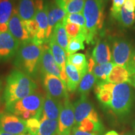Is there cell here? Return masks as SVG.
<instances>
[{
    "label": "cell",
    "instance_id": "obj_1",
    "mask_svg": "<svg viewBox=\"0 0 135 135\" xmlns=\"http://www.w3.org/2000/svg\"><path fill=\"white\" fill-rule=\"evenodd\" d=\"M36 84L31 78L19 70L11 71L6 79L3 90L5 106L35 93Z\"/></svg>",
    "mask_w": 135,
    "mask_h": 135
},
{
    "label": "cell",
    "instance_id": "obj_2",
    "mask_svg": "<svg viewBox=\"0 0 135 135\" xmlns=\"http://www.w3.org/2000/svg\"><path fill=\"white\" fill-rule=\"evenodd\" d=\"M43 53V45L39 46L32 40L20 45L15 56L13 65L30 77H34L40 68Z\"/></svg>",
    "mask_w": 135,
    "mask_h": 135
},
{
    "label": "cell",
    "instance_id": "obj_3",
    "mask_svg": "<svg viewBox=\"0 0 135 135\" xmlns=\"http://www.w3.org/2000/svg\"><path fill=\"white\" fill-rule=\"evenodd\" d=\"M83 13L86 20V41L93 44L103 26L104 0H86Z\"/></svg>",
    "mask_w": 135,
    "mask_h": 135
},
{
    "label": "cell",
    "instance_id": "obj_4",
    "mask_svg": "<svg viewBox=\"0 0 135 135\" xmlns=\"http://www.w3.org/2000/svg\"><path fill=\"white\" fill-rule=\"evenodd\" d=\"M45 98L41 94L33 93L28 97L5 106L6 112L27 120L36 117L40 119Z\"/></svg>",
    "mask_w": 135,
    "mask_h": 135
},
{
    "label": "cell",
    "instance_id": "obj_5",
    "mask_svg": "<svg viewBox=\"0 0 135 135\" xmlns=\"http://www.w3.org/2000/svg\"><path fill=\"white\" fill-rule=\"evenodd\" d=\"M133 89L128 83L114 84L109 108L119 116H124L130 112L133 106Z\"/></svg>",
    "mask_w": 135,
    "mask_h": 135
},
{
    "label": "cell",
    "instance_id": "obj_6",
    "mask_svg": "<svg viewBox=\"0 0 135 135\" xmlns=\"http://www.w3.org/2000/svg\"><path fill=\"white\" fill-rule=\"evenodd\" d=\"M75 126L76 127L83 119L88 118L96 123H101L99 116L87 96L82 95L73 104Z\"/></svg>",
    "mask_w": 135,
    "mask_h": 135
},
{
    "label": "cell",
    "instance_id": "obj_7",
    "mask_svg": "<svg viewBox=\"0 0 135 135\" xmlns=\"http://www.w3.org/2000/svg\"><path fill=\"white\" fill-rule=\"evenodd\" d=\"M35 6L36 14L35 19L38 22L40 30L32 41L36 45L41 46L46 42V31L48 27L47 1H45V0H36Z\"/></svg>",
    "mask_w": 135,
    "mask_h": 135
},
{
    "label": "cell",
    "instance_id": "obj_8",
    "mask_svg": "<svg viewBox=\"0 0 135 135\" xmlns=\"http://www.w3.org/2000/svg\"><path fill=\"white\" fill-rule=\"evenodd\" d=\"M133 48L131 43L124 38H116L112 41V60L116 65L126 68Z\"/></svg>",
    "mask_w": 135,
    "mask_h": 135
},
{
    "label": "cell",
    "instance_id": "obj_9",
    "mask_svg": "<svg viewBox=\"0 0 135 135\" xmlns=\"http://www.w3.org/2000/svg\"><path fill=\"white\" fill-rule=\"evenodd\" d=\"M0 130L15 135L26 134V120L8 112L0 114Z\"/></svg>",
    "mask_w": 135,
    "mask_h": 135
},
{
    "label": "cell",
    "instance_id": "obj_10",
    "mask_svg": "<svg viewBox=\"0 0 135 135\" xmlns=\"http://www.w3.org/2000/svg\"><path fill=\"white\" fill-rule=\"evenodd\" d=\"M43 85L47 94L53 98L61 101L68 97L67 88L60 78L46 74L43 75Z\"/></svg>",
    "mask_w": 135,
    "mask_h": 135
},
{
    "label": "cell",
    "instance_id": "obj_11",
    "mask_svg": "<svg viewBox=\"0 0 135 135\" xmlns=\"http://www.w3.org/2000/svg\"><path fill=\"white\" fill-rule=\"evenodd\" d=\"M20 46V42L9 31L0 33V64L7 62L15 56Z\"/></svg>",
    "mask_w": 135,
    "mask_h": 135
},
{
    "label": "cell",
    "instance_id": "obj_12",
    "mask_svg": "<svg viewBox=\"0 0 135 135\" xmlns=\"http://www.w3.org/2000/svg\"><path fill=\"white\" fill-rule=\"evenodd\" d=\"M58 121L59 133L63 135H70L73 126L75 125V112L73 104L68 97L64 99Z\"/></svg>",
    "mask_w": 135,
    "mask_h": 135
},
{
    "label": "cell",
    "instance_id": "obj_13",
    "mask_svg": "<svg viewBox=\"0 0 135 135\" xmlns=\"http://www.w3.org/2000/svg\"><path fill=\"white\" fill-rule=\"evenodd\" d=\"M8 31L20 42V45L31 40L25 28L23 20L20 17L16 9H14L12 16L8 22Z\"/></svg>",
    "mask_w": 135,
    "mask_h": 135
},
{
    "label": "cell",
    "instance_id": "obj_14",
    "mask_svg": "<svg viewBox=\"0 0 135 135\" xmlns=\"http://www.w3.org/2000/svg\"><path fill=\"white\" fill-rule=\"evenodd\" d=\"M47 8H48V27L46 31L45 43H49V40L55 26L59 22L63 21L67 14L65 10L60 8L55 1H47Z\"/></svg>",
    "mask_w": 135,
    "mask_h": 135
},
{
    "label": "cell",
    "instance_id": "obj_15",
    "mask_svg": "<svg viewBox=\"0 0 135 135\" xmlns=\"http://www.w3.org/2000/svg\"><path fill=\"white\" fill-rule=\"evenodd\" d=\"M43 53L41 57L40 68L43 75L51 74L60 78L61 69L54 59L48 43L43 45Z\"/></svg>",
    "mask_w": 135,
    "mask_h": 135
},
{
    "label": "cell",
    "instance_id": "obj_16",
    "mask_svg": "<svg viewBox=\"0 0 135 135\" xmlns=\"http://www.w3.org/2000/svg\"><path fill=\"white\" fill-rule=\"evenodd\" d=\"M63 103L56 99L47 94L44 101L43 110L41 115L50 119L58 120L60 118Z\"/></svg>",
    "mask_w": 135,
    "mask_h": 135
},
{
    "label": "cell",
    "instance_id": "obj_17",
    "mask_svg": "<svg viewBox=\"0 0 135 135\" xmlns=\"http://www.w3.org/2000/svg\"><path fill=\"white\" fill-rule=\"evenodd\" d=\"M92 58L98 65L111 62L112 53L111 52L110 46L106 40H99L98 41L93 51Z\"/></svg>",
    "mask_w": 135,
    "mask_h": 135
},
{
    "label": "cell",
    "instance_id": "obj_18",
    "mask_svg": "<svg viewBox=\"0 0 135 135\" xmlns=\"http://www.w3.org/2000/svg\"><path fill=\"white\" fill-rule=\"evenodd\" d=\"M16 9L23 21L35 19L36 6L34 0H19Z\"/></svg>",
    "mask_w": 135,
    "mask_h": 135
},
{
    "label": "cell",
    "instance_id": "obj_19",
    "mask_svg": "<svg viewBox=\"0 0 135 135\" xmlns=\"http://www.w3.org/2000/svg\"><path fill=\"white\" fill-rule=\"evenodd\" d=\"M66 73L68 78L66 83L67 90L70 92L75 91L76 90L81 80V76L78 70L67 60L66 63Z\"/></svg>",
    "mask_w": 135,
    "mask_h": 135
},
{
    "label": "cell",
    "instance_id": "obj_20",
    "mask_svg": "<svg viewBox=\"0 0 135 135\" xmlns=\"http://www.w3.org/2000/svg\"><path fill=\"white\" fill-rule=\"evenodd\" d=\"M130 75L126 68L119 65H114L109 74L106 81L113 84H121L129 82Z\"/></svg>",
    "mask_w": 135,
    "mask_h": 135
},
{
    "label": "cell",
    "instance_id": "obj_21",
    "mask_svg": "<svg viewBox=\"0 0 135 135\" xmlns=\"http://www.w3.org/2000/svg\"><path fill=\"white\" fill-rule=\"evenodd\" d=\"M49 45L53 58L57 65L60 66L61 71L66 70L67 57L65 51L56 42L55 39L52 36H50Z\"/></svg>",
    "mask_w": 135,
    "mask_h": 135
},
{
    "label": "cell",
    "instance_id": "obj_22",
    "mask_svg": "<svg viewBox=\"0 0 135 135\" xmlns=\"http://www.w3.org/2000/svg\"><path fill=\"white\" fill-rule=\"evenodd\" d=\"M38 135H56L59 133V121L50 119L41 115Z\"/></svg>",
    "mask_w": 135,
    "mask_h": 135
},
{
    "label": "cell",
    "instance_id": "obj_23",
    "mask_svg": "<svg viewBox=\"0 0 135 135\" xmlns=\"http://www.w3.org/2000/svg\"><path fill=\"white\" fill-rule=\"evenodd\" d=\"M51 36L55 39L56 42L65 51L66 53L67 54L68 36L62 21L59 22L55 26Z\"/></svg>",
    "mask_w": 135,
    "mask_h": 135
},
{
    "label": "cell",
    "instance_id": "obj_24",
    "mask_svg": "<svg viewBox=\"0 0 135 135\" xmlns=\"http://www.w3.org/2000/svg\"><path fill=\"white\" fill-rule=\"evenodd\" d=\"M66 60L80 72L81 77L88 72V63L85 55L82 53H75L67 57Z\"/></svg>",
    "mask_w": 135,
    "mask_h": 135
},
{
    "label": "cell",
    "instance_id": "obj_25",
    "mask_svg": "<svg viewBox=\"0 0 135 135\" xmlns=\"http://www.w3.org/2000/svg\"><path fill=\"white\" fill-rule=\"evenodd\" d=\"M96 83H97V78L94 76L92 72L88 71L82 78L79 84L78 88V93L81 94V96H87Z\"/></svg>",
    "mask_w": 135,
    "mask_h": 135
},
{
    "label": "cell",
    "instance_id": "obj_26",
    "mask_svg": "<svg viewBox=\"0 0 135 135\" xmlns=\"http://www.w3.org/2000/svg\"><path fill=\"white\" fill-rule=\"evenodd\" d=\"M114 65L113 62L102 65L96 64L92 70V73L97 78V82L106 81L107 78Z\"/></svg>",
    "mask_w": 135,
    "mask_h": 135
},
{
    "label": "cell",
    "instance_id": "obj_27",
    "mask_svg": "<svg viewBox=\"0 0 135 135\" xmlns=\"http://www.w3.org/2000/svg\"><path fill=\"white\" fill-rule=\"evenodd\" d=\"M13 11L11 0H0V25L8 24Z\"/></svg>",
    "mask_w": 135,
    "mask_h": 135
},
{
    "label": "cell",
    "instance_id": "obj_28",
    "mask_svg": "<svg viewBox=\"0 0 135 135\" xmlns=\"http://www.w3.org/2000/svg\"><path fill=\"white\" fill-rule=\"evenodd\" d=\"M114 19L117 20L121 26L125 28H128L134 24L135 20L134 12L128 11L123 5L120 12Z\"/></svg>",
    "mask_w": 135,
    "mask_h": 135
},
{
    "label": "cell",
    "instance_id": "obj_29",
    "mask_svg": "<svg viewBox=\"0 0 135 135\" xmlns=\"http://www.w3.org/2000/svg\"><path fill=\"white\" fill-rule=\"evenodd\" d=\"M86 41V37L81 35L74 38H68V52L66 57L70 55L75 54L79 50H83L84 45L83 42Z\"/></svg>",
    "mask_w": 135,
    "mask_h": 135
},
{
    "label": "cell",
    "instance_id": "obj_30",
    "mask_svg": "<svg viewBox=\"0 0 135 135\" xmlns=\"http://www.w3.org/2000/svg\"><path fill=\"white\" fill-rule=\"evenodd\" d=\"M63 25L65 26L68 38H74L81 35H83L85 37H86V28H82L80 25L74 23H66Z\"/></svg>",
    "mask_w": 135,
    "mask_h": 135
},
{
    "label": "cell",
    "instance_id": "obj_31",
    "mask_svg": "<svg viewBox=\"0 0 135 135\" xmlns=\"http://www.w3.org/2000/svg\"><path fill=\"white\" fill-rule=\"evenodd\" d=\"M63 25L66 23H74L86 28V20L83 13H71L66 14L62 21Z\"/></svg>",
    "mask_w": 135,
    "mask_h": 135
},
{
    "label": "cell",
    "instance_id": "obj_32",
    "mask_svg": "<svg viewBox=\"0 0 135 135\" xmlns=\"http://www.w3.org/2000/svg\"><path fill=\"white\" fill-rule=\"evenodd\" d=\"M86 0H73L67 6L65 11L67 14L83 13Z\"/></svg>",
    "mask_w": 135,
    "mask_h": 135
},
{
    "label": "cell",
    "instance_id": "obj_33",
    "mask_svg": "<svg viewBox=\"0 0 135 135\" xmlns=\"http://www.w3.org/2000/svg\"><path fill=\"white\" fill-rule=\"evenodd\" d=\"M26 129L28 133L31 135H38L40 127V120L36 117L31 118L26 120Z\"/></svg>",
    "mask_w": 135,
    "mask_h": 135
},
{
    "label": "cell",
    "instance_id": "obj_34",
    "mask_svg": "<svg viewBox=\"0 0 135 135\" xmlns=\"http://www.w3.org/2000/svg\"><path fill=\"white\" fill-rule=\"evenodd\" d=\"M23 23H24L26 31L29 34L31 40H33L40 30L38 22L35 19H33L31 20H27V21H23Z\"/></svg>",
    "mask_w": 135,
    "mask_h": 135
},
{
    "label": "cell",
    "instance_id": "obj_35",
    "mask_svg": "<svg viewBox=\"0 0 135 135\" xmlns=\"http://www.w3.org/2000/svg\"><path fill=\"white\" fill-rule=\"evenodd\" d=\"M124 2L125 0H113L112 7L111 8V15L113 18H115L119 14Z\"/></svg>",
    "mask_w": 135,
    "mask_h": 135
},
{
    "label": "cell",
    "instance_id": "obj_36",
    "mask_svg": "<svg viewBox=\"0 0 135 135\" xmlns=\"http://www.w3.org/2000/svg\"><path fill=\"white\" fill-rule=\"evenodd\" d=\"M126 70L129 72L130 76L135 74V49L133 51V53L131 54V58L128 61V65L126 66Z\"/></svg>",
    "mask_w": 135,
    "mask_h": 135
},
{
    "label": "cell",
    "instance_id": "obj_37",
    "mask_svg": "<svg viewBox=\"0 0 135 135\" xmlns=\"http://www.w3.org/2000/svg\"><path fill=\"white\" fill-rule=\"evenodd\" d=\"M124 6L128 11L134 12L135 9V0H125Z\"/></svg>",
    "mask_w": 135,
    "mask_h": 135
},
{
    "label": "cell",
    "instance_id": "obj_38",
    "mask_svg": "<svg viewBox=\"0 0 135 135\" xmlns=\"http://www.w3.org/2000/svg\"><path fill=\"white\" fill-rule=\"evenodd\" d=\"M72 135H99L97 133H89L86 132V131H83L81 130H80L78 128L76 127H74L73 128V134Z\"/></svg>",
    "mask_w": 135,
    "mask_h": 135
},
{
    "label": "cell",
    "instance_id": "obj_39",
    "mask_svg": "<svg viewBox=\"0 0 135 135\" xmlns=\"http://www.w3.org/2000/svg\"><path fill=\"white\" fill-rule=\"evenodd\" d=\"M54 1H55L56 3L60 8H61L62 9L65 11L68 5L70 4L73 0H54Z\"/></svg>",
    "mask_w": 135,
    "mask_h": 135
},
{
    "label": "cell",
    "instance_id": "obj_40",
    "mask_svg": "<svg viewBox=\"0 0 135 135\" xmlns=\"http://www.w3.org/2000/svg\"><path fill=\"white\" fill-rule=\"evenodd\" d=\"M4 102V99H3V81L0 79V114L3 113L2 110V106L3 103Z\"/></svg>",
    "mask_w": 135,
    "mask_h": 135
},
{
    "label": "cell",
    "instance_id": "obj_41",
    "mask_svg": "<svg viewBox=\"0 0 135 135\" xmlns=\"http://www.w3.org/2000/svg\"><path fill=\"white\" fill-rule=\"evenodd\" d=\"M128 83L130 84L131 85L133 86L135 88V74L133 75H131L130 76V78H129V82Z\"/></svg>",
    "mask_w": 135,
    "mask_h": 135
},
{
    "label": "cell",
    "instance_id": "obj_42",
    "mask_svg": "<svg viewBox=\"0 0 135 135\" xmlns=\"http://www.w3.org/2000/svg\"><path fill=\"white\" fill-rule=\"evenodd\" d=\"M104 135H119L118 133H117L116 131H108V133H106Z\"/></svg>",
    "mask_w": 135,
    "mask_h": 135
},
{
    "label": "cell",
    "instance_id": "obj_43",
    "mask_svg": "<svg viewBox=\"0 0 135 135\" xmlns=\"http://www.w3.org/2000/svg\"><path fill=\"white\" fill-rule=\"evenodd\" d=\"M0 135H15V134H10V133H6V132H4V131H3L0 130Z\"/></svg>",
    "mask_w": 135,
    "mask_h": 135
},
{
    "label": "cell",
    "instance_id": "obj_44",
    "mask_svg": "<svg viewBox=\"0 0 135 135\" xmlns=\"http://www.w3.org/2000/svg\"><path fill=\"white\" fill-rule=\"evenodd\" d=\"M22 135H31V134H29V133H28V134H22Z\"/></svg>",
    "mask_w": 135,
    "mask_h": 135
}]
</instances>
